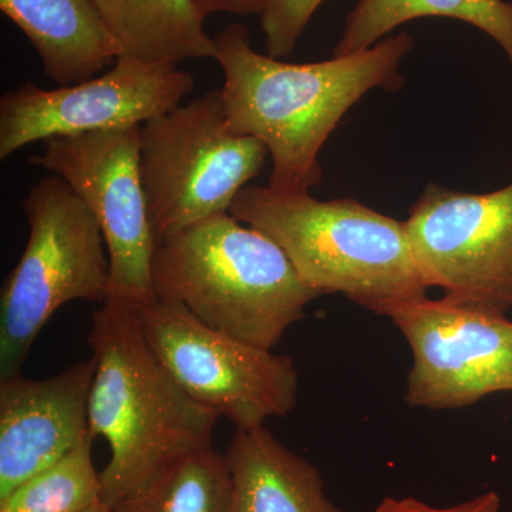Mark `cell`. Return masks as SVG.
<instances>
[{"mask_svg":"<svg viewBox=\"0 0 512 512\" xmlns=\"http://www.w3.org/2000/svg\"><path fill=\"white\" fill-rule=\"evenodd\" d=\"M421 18L456 19L480 29L501 46L512 67V3L505 0H359L333 56L369 49L392 30Z\"/></svg>","mask_w":512,"mask_h":512,"instance_id":"2e32d148","label":"cell"},{"mask_svg":"<svg viewBox=\"0 0 512 512\" xmlns=\"http://www.w3.org/2000/svg\"><path fill=\"white\" fill-rule=\"evenodd\" d=\"M501 498L495 491H488L451 507H434L413 497L383 498L375 512H500Z\"/></svg>","mask_w":512,"mask_h":512,"instance_id":"ffe728a7","label":"cell"},{"mask_svg":"<svg viewBox=\"0 0 512 512\" xmlns=\"http://www.w3.org/2000/svg\"><path fill=\"white\" fill-rule=\"evenodd\" d=\"M412 349L404 402L456 410L512 392V322L441 298L410 303L390 316Z\"/></svg>","mask_w":512,"mask_h":512,"instance_id":"8fae6325","label":"cell"},{"mask_svg":"<svg viewBox=\"0 0 512 512\" xmlns=\"http://www.w3.org/2000/svg\"><path fill=\"white\" fill-rule=\"evenodd\" d=\"M404 225L427 288L481 311L512 309V181L481 194L427 184Z\"/></svg>","mask_w":512,"mask_h":512,"instance_id":"ba28073f","label":"cell"},{"mask_svg":"<svg viewBox=\"0 0 512 512\" xmlns=\"http://www.w3.org/2000/svg\"><path fill=\"white\" fill-rule=\"evenodd\" d=\"M93 357L42 380H0V498L89 436Z\"/></svg>","mask_w":512,"mask_h":512,"instance_id":"7c38bea8","label":"cell"},{"mask_svg":"<svg viewBox=\"0 0 512 512\" xmlns=\"http://www.w3.org/2000/svg\"><path fill=\"white\" fill-rule=\"evenodd\" d=\"M229 512H343L329 500L318 468L264 426L237 429L227 454Z\"/></svg>","mask_w":512,"mask_h":512,"instance_id":"5bb4252c","label":"cell"},{"mask_svg":"<svg viewBox=\"0 0 512 512\" xmlns=\"http://www.w3.org/2000/svg\"><path fill=\"white\" fill-rule=\"evenodd\" d=\"M141 126L50 137L29 163L62 177L93 212L111 269L109 299L143 306L156 301L151 265L157 241L140 167Z\"/></svg>","mask_w":512,"mask_h":512,"instance_id":"9c48e42d","label":"cell"},{"mask_svg":"<svg viewBox=\"0 0 512 512\" xmlns=\"http://www.w3.org/2000/svg\"><path fill=\"white\" fill-rule=\"evenodd\" d=\"M93 441L92 434L84 437L66 456L0 498V512H83L103 503Z\"/></svg>","mask_w":512,"mask_h":512,"instance_id":"ac0fdd59","label":"cell"},{"mask_svg":"<svg viewBox=\"0 0 512 512\" xmlns=\"http://www.w3.org/2000/svg\"><path fill=\"white\" fill-rule=\"evenodd\" d=\"M214 40L229 124L268 148L272 173L266 187L281 194L309 192L322 183L319 153L330 134L367 93L402 89L400 64L416 46L402 32L350 55L295 64L256 52L241 23Z\"/></svg>","mask_w":512,"mask_h":512,"instance_id":"6da1fadb","label":"cell"},{"mask_svg":"<svg viewBox=\"0 0 512 512\" xmlns=\"http://www.w3.org/2000/svg\"><path fill=\"white\" fill-rule=\"evenodd\" d=\"M25 251L0 293V380L22 375L39 333L64 303L106 302L109 252L86 202L59 175L30 188Z\"/></svg>","mask_w":512,"mask_h":512,"instance_id":"5b68a950","label":"cell"},{"mask_svg":"<svg viewBox=\"0 0 512 512\" xmlns=\"http://www.w3.org/2000/svg\"><path fill=\"white\" fill-rule=\"evenodd\" d=\"M194 86L178 64L128 55L72 86L47 90L26 82L0 99V160L50 137L141 126L183 104Z\"/></svg>","mask_w":512,"mask_h":512,"instance_id":"30bf717a","label":"cell"},{"mask_svg":"<svg viewBox=\"0 0 512 512\" xmlns=\"http://www.w3.org/2000/svg\"><path fill=\"white\" fill-rule=\"evenodd\" d=\"M137 311L148 345L194 402L237 429L292 412L298 373L291 357L208 328L178 302L156 299Z\"/></svg>","mask_w":512,"mask_h":512,"instance_id":"52a82bcc","label":"cell"},{"mask_svg":"<svg viewBox=\"0 0 512 512\" xmlns=\"http://www.w3.org/2000/svg\"><path fill=\"white\" fill-rule=\"evenodd\" d=\"M151 281L157 299L178 302L208 328L265 350L323 296L276 242L229 212L158 242Z\"/></svg>","mask_w":512,"mask_h":512,"instance_id":"3957f363","label":"cell"},{"mask_svg":"<svg viewBox=\"0 0 512 512\" xmlns=\"http://www.w3.org/2000/svg\"><path fill=\"white\" fill-rule=\"evenodd\" d=\"M124 55L180 64L215 59V40L191 0H94Z\"/></svg>","mask_w":512,"mask_h":512,"instance_id":"9a60e30c","label":"cell"},{"mask_svg":"<svg viewBox=\"0 0 512 512\" xmlns=\"http://www.w3.org/2000/svg\"><path fill=\"white\" fill-rule=\"evenodd\" d=\"M323 0H271L262 13L266 52L275 59L291 56Z\"/></svg>","mask_w":512,"mask_h":512,"instance_id":"d6986e66","label":"cell"},{"mask_svg":"<svg viewBox=\"0 0 512 512\" xmlns=\"http://www.w3.org/2000/svg\"><path fill=\"white\" fill-rule=\"evenodd\" d=\"M229 214L276 242L322 295L340 293L387 318L427 298L404 222L353 198L320 201L248 185Z\"/></svg>","mask_w":512,"mask_h":512,"instance_id":"277c9868","label":"cell"},{"mask_svg":"<svg viewBox=\"0 0 512 512\" xmlns=\"http://www.w3.org/2000/svg\"><path fill=\"white\" fill-rule=\"evenodd\" d=\"M83 512H110V508L107 507V505L100 503V504L94 505V507L89 508V510H86Z\"/></svg>","mask_w":512,"mask_h":512,"instance_id":"7402d4cb","label":"cell"},{"mask_svg":"<svg viewBox=\"0 0 512 512\" xmlns=\"http://www.w3.org/2000/svg\"><path fill=\"white\" fill-rule=\"evenodd\" d=\"M0 10L25 33L43 72L59 86L93 79L124 55L94 0H0Z\"/></svg>","mask_w":512,"mask_h":512,"instance_id":"4fadbf2b","label":"cell"},{"mask_svg":"<svg viewBox=\"0 0 512 512\" xmlns=\"http://www.w3.org/2000/svg\"><path fill=\"white\" fill-rule=\"evenodd\" d=\"M202 18L207 19L215 13H232V15H255L264 13L271 0H191Z\"/></svg>","mask_w":512,"mask_h":512,"instance_id":"44dd1931","label":"cell"},{"mask_svg":"<svg viewBox=\"0 0 512 512\" xmlns=\"http://www.w3.org/2000/svg\"><path fill=\"white\" fill-rule=\"evenodd\" d=\"M232 481L227 457L214 448L168 464L110 512H229Z\"/></svg>","mask_w":512,"mask_h":512,"instance_id":"e0dca14e","label":"cell"},{"mask_svg":"<svg viewBox=\"0 0 512 512\" xmlns=\"http://www.w3.org/2000/svg\"><path fill=\"white\" fill-rule=\"evenodd\" d=\"M96 372L89 430L110 460L101 471L111 507L178 458L211 450L217 413L191 399L148 345L137 306L107 299L89 335Z\"/></svg>","mask_w":512,"mask_h":512,"instance_id":"7a4b0ae2","label":"cell"},{"mask_svg":"<svg viewBox=\"0 0 512 512\" xmlns=\"http://www.w3.org/2000/svg\"><path fill=\"white\" fill-rule=\"evenodd\" d=\"M268 148L229 124L221 89L141 124V183L158 242L232 202L264 170Z\"/></svg>","mask_w":512,"mask_h":512,"instance_id":"8992f818","label":"cell"}]
</instances>
